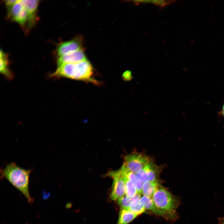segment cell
I'll return each mask as SVG.
<instances>
[{
	"label": "cell",
	"mask_w": 224,
	"mask_h": 224,
	"mask_svg": "<svg viewBox=\"0 0 224 224\" xmlns=\"http://www.w3.org/2000/svg\"><path fill=\"white\" fill-rule=\"evenodd\" d=\"M83 49L59 57L57 60V67L69 63H76L86 60Z\"/></svg>",
	"instance_id": "cell-10"
},
{
	"label": "cell",
	"mask_w": 224,
	"mask_h": 224,
	"mask_svg": "<svg viewBox=\"0 0 224 224\" xmlns=\"http://www.w3.org/2000/svg\"><path fill=\"white\" fill-rule=\"evenodd\" d=\"M133 197L124 196L118 200V203L122 208L128 209L130 207Z\"/></svg>",
	"instance_id": "cell-18"
},
{
	"label": "cell",
	"mask_w": 224,
	"mask_h": 224,
	"mask_svg": "<svg viewBox=\"0 0 224 224\" xmlns=\"http://www.w3.org/2000/svg\"><path fill=\"white\" fill-rule=\"evenodd\" d=\"M125 177V176H124ZM125 194L127 196L133 197L137 194L138 191L135 186L125 177Z\"/></svg>",
	"instance_id": "cell-17"
},
{
	"label": "cell",
	"mask_w": 224,
	"mask_h": 224,
	"mask_svg": "<svg viewBox=\"0 0 224 224\" xmlns=\"http://www.w3.org/2000/svg\"><path fill=\"white\" fill-rule=\"evenodd\" d=\"M221 224H224V222H223L222 223H221Z\"/></svg>",
	"instance_id": "cell-23"
},
{
	"label": "cell",
	"mask_w": 224,
	"mask_h": 224,
	"mask_svg": "<svg viewBox=\"0 0 224 224\" xmlns=\"http://www.w3.org/2000/svg\"><path fill=\"white\" fill-rule=\"evenodd\" d=\"M124 80H129L132 77L131 73L129 71H127L123 75Z\"/></svg>",
	"instance_id": "cell-21"
},
{
	"label": "cell",
	"mask_w": 224,
	"mask_h": 224,
	"mask_svg": "<svg viewBox=\"0 0 224 224\" xmlns=\"http://www.w3.org/2000/svg\"><path fill=\"white\" fill-rule=\"evenodd\" d=\"M82 40L80 37L62 43L57 47V54L60 57L82 49Z\"/></svg>",
	"instance_id": "cell-8"
},
{
	"label": "cell",
	"mask_w": 224,
	"mask_h": 224,
	"mask_svg": "<svg viewBox=\"0 0 224 224\" xmlns=\"http://www.w3.org/2000/svg\"><path fill=\"white\" fill-rule=\"evenodd\" d=\"M0 71L8 78H12V75L9 67V63L7 55L1 49L0 52Z\"/></svg>",
	"instance_id": "cell-11"
},
{
	"label": "cell",
	"mask_w": 224,
	"mask_h": 224,
	"mask_svg": "<svg viewBox=\"0 0 224 224\" xmlns=\"http://www.w3.org/2000/svg\"><path fill=\"white\" fill-rule=\"evenodd\" d=\"M161 169L160 167L151 160L136 174L143 183L146 181L158 180Z\"/></svg>",
	"instance_id": "cell-7"
},
{
	"label": "cell",
	"mask_w": 224,
	"mask_h": 224,
	"mask_svg": "<svg viewBox=\"0 0 224 224\" xmlns=\"http://www.w3.org/2000/svg\"><path fill=\"white\" fill-rule=\"evenodd\" d=\"M94 72L91 63L87 60L76 63H69L57 67L51 77H65L72 79L99 83L94 77Z\"/></svg>",
	"instance_id": "cell-2"
},
{
	"label": "cell",
	"mask_w": 224,
	"mask_h": 224,
	"mask_svg": "<svg viewBox=\"0 0 224 224\" xmlns=\"http://www.w3.org/2000/svg\"><path fill=\"white\" fill-rule=\"evenodd\" d=\"M31 172V170L22 168L14 162L7 164L0 170L1 177L7 179L31 204L33 202L29 191V177Z\"/></svg>",
	"instance_id": "cell-1"
},
{
	"label": "cell",
	"mask_w": 224,
	"mask_h": 224,
	"mask_svg": "<svg viewBox=\"0 0 224 224\" xmlns=\"http://www.w3.org/2000/svg\"><path fill=\"white\" fill-rule=\"evenodd\" d=\"M159 186L158 180L145 182L143 184L142 193L144 195L151 198Z\"/></svg>",
	"instance_id": "cell-14"
},
{
	"label": "cell",
	"mask_w": 224,
	"mask_h": 224,
	"mask_svg": "<svg viewBox=\"0 0 224 224\" xmlns=\"http://www.w3.org/2000/svg\"><path fill=\"white\" fill-rule=\"evenodd\" d=\"M128 210L138 216L144 213L146 210L140 203L135 206L130 208Z\"/></svg>",
	"instance_id": "cell-19"
},
{
	"label": "cell",
	"mask_w": 224,
	"mask_h": 224,
	"mask_svg": "<svg viewBox=\"0 0 224 224\" xmlns=\"http://www.w3.org/2000/svg\"><path fill=\"white\" fill-rule=\"evenodd\" d=\"M138 216L128 209L121 208L117 224H128Z\"/></svg>",
	"instance_id": "cell-13"
},
{
	"label": "cell",
	"mask_w": 224,
	"mask_h": 224,
	"mask_svg": "<svg viewBox=\"0 0 224 224\" xmlns=\"http://www.w3.org/2000/svg\"><path fill=\"white\" fill-rule=\"evenodd\" d=\"M140 203L146 210L151 211L158 215L162 217V214L155 206L153 200L151 197L143 195L141 198Z\"/></svg>",
	"instance_id": "cell-15"
},
{
	"label": "cell",
	"mask_w": 224,
	"mask_h": 224,
	"mask_svg": "<svg viewBox=\"0 0 224 224\" xmlns=\"http://www.w3.org/2000/svg\"><path fill=\"white\" fill-rule=\"evenodd\" d=\"M39 1L37 0H20V2L26 10L28 15L27 24L29 29L32 27L37 20V12Z\"/></svg>",
	"instance_id": "cell-9"
},
{
	"label": "cell",
	"mask_w": 224,
	"mask_h": 224,
	"mask_svg": "<svg viewBox=\"0 0 224 224\" xmlns=\"http://www.w3.org/2000/svg\"><path fill=\"white\" fill-rule=\"evenodd\" d=\"M8 9V16L12 21L23 27L28 24V15L20 0Z\"/></svg>",
	"instance_id": "cell-6"
},
{
	"label": "cell",
	"mask_w": 224,
	"mask_h": 224,
	"mask_svg": "<svg viewBox=\"0 0 224 224\" xmlns=\"http://www.w3.org/2000/svg\"><path fill=\"white\" fill-rule=\"evenodd\" d=\"M152 199L162 217L171 220L175 218L178 203L168 191L159 185L152 196Z\"/></svg>",
	"instance_id": "cell-3"
},
{
	"label": "cell",
	"mask_w": 224,
	"mask_h": 224,
	"mask_svg": "<svg viewBox=\"0 0 224 224\" xmlns=\"http://www.w3.org/2000/svg\"><path fill=\"white\" fill-rule=\"evenodd\" d=\"M219 114L223 117L224 119V102L221 110L219 112Z\"/></svg>",
	"instance_id": "cell-22"
},
{
	"label": "cell",
	"mask_w": 224,
	"mask_h": 224,
	"mask_svg": "<svg viewBox=\"0 0 224 224\" xmlns=\"http://www.w3.org/2000/svg\"><path fill=\"white\" fill-rule=\"evenodd\" d=\"M19 1L17 0H6L5 1V3L8 9H9L18 2Z\"/></svg>",
	"instance_id": "cell-20"
},
{
	"label": "cell",
	"mask_w": 224,
	"mask_h": 224,
	"mask_svg": "<svg viewBox=\"0 0 224 224\" xmlns=\"http://www.w3.org/2000/svg\"><path fill=\"white\" fill-rule=\"evenodd\" d=\"M108 175L113 179L110 198L113 201L118 200L125 194V181L124 176L120 169L110 172Z\"/></svg>",
	"instance_id": "cell-5"
},
{
	"label": "cell",
	"mask_w": 224,
	"mask_h": 224,
	"mask_svg": "<svg viewBox=\"0 0 224 224\" xmlns=\"http://www.w3.org/2000/svg\"><path fill=\"white\" fill-rule=\"evenodd\" d=\"M152 160L142 153L133 152L126 155L122 167L125 170L137 174Z\"/></svg>",
	"instance_id": "cell-4"
},
{
	"label": "cell",
	"mask_w": 224,
	"mask_h": 224,
	"mask_svg": "<svg viewBox=\"0 0 224 224\" xmlns=\"http://www.w3.org/2000/svg\"><path fill=\"white\" fill-rule=\"evenodd\" d=\"M172 1L169 0H136L133 2L136 4L140 3H149L154 4L161 7L167 6L172 3Z\"/></svg>",
	"instance_id": "cell-16"
},
{
	"label": "cell",
	"mask_w": 224,
	"mask_h": 224,
	"mask_svg": "<svg viewBox=\"0 0 224 224\" xmlns=\"http://www.w3.org/2000/svg\"><path fill=\"white\" fill-rule=\"evenodd\" d=\"M120 169L125 177L135 186L137 190L138 193L141 194L142 193L143 183L139 179L137 174L127 171L122 167Z\"/></svg>",
	"instance_id": "cell-12"
}]
</instances>
